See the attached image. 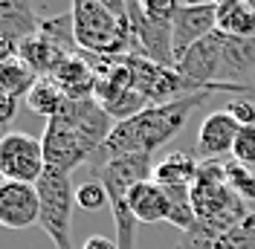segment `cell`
<instances>
[{
  "label": "cell",
  "mask_w": 255,
  "mask_h": 249,
  "mask_svg": "<svg viewBox=\"0 0 255 249\" xmlns=\"http://www.w3.org/2000/svg\"><path fill=\"white\" fill-rule=\"evenodd\" d=\"M218 29V3L215 0H189L174 17V58L180 61L194 44Z\"/></svg>",
  "instance_id": "7"
},
{
  "label": "cell",
  "mask_w": 255,
  "mask_h": 249,
  "mask_svg": "<svg viewBox=\"0 0 255 249\" xmlns=\"http://www.w3.org/2000/svg\"><path fill=\"white\" fill-rule=\"evenodd\" d=\"M41 17L35 15L32 0H0V55L15 58L20 44L38 35Z\"/></svg>",
  "instance_id": "8"
},
{
  "label": "cell",
  "mask_w": 255,
  "mask_h": 249,
  "mask_svg": "<svg viewBox=\"0 0 255 249\" xmlns=\"http://www.w3.org/2000/svg\"><path fill=\"white\" fill-rule=\"evenodd\" d=\"M38 78L41 76H38L20 55L0 61V93L15 96V99H26L29 90L38 84Z\"/></svg>",
  "instance_id": "15"
},
{
  "label": "cell",
  "mask_w": 255,
  "mask_h": 249,
  "mask_svg": "<svg viewBox=\"0 0 255 249\" xmlns=\"http://www.w3.org/2000/svg\"><path fill=\"white\" fill-rule=\"evenodd\" d=\"M255 96V87H209L203 93H191L165 105H151L142 113L130 116L125 122H116L113 133L108 136V142L102 145V151L93 159H113V156H125V154H145L154 156V151H159L165 142H171L189 124L191 113L200 110L203 105H209L215 96ZM90 159V162H93ZM87 162V165H90Z\"/></svg>",
  "instance_id": "1"
},
{
  "label": "cell",
  "mask_w": 255,
  "mask_h": 249,
  "mask_svg": "<svg viewBox=\"0 0 255 249\" xmlns=\"http://www.w3.org/2000/svg\"><path fill=\"white\" fill-rule=\"evenodd\" d=\"M136 6H139V0H128V9L130 12H136Z\"/></svg>",
  "instance_id": "27"
},
{
  "label": "cell",
  "mask_w": 255,
  "mask_h": 249,
  "mask_svg": "<svg viewBox=\"0 0 255 249\" xmlns=\"http://www.w3.org/2000/svg\"><path fill=\"white\" fill-rule=\"evenodd\" d=\"M200 162L203 159H197V154H191V151H171V154H165L162 159L154 162L151 180H157L159 186H168V188L171 186L191 188L197 174H200Z\"/></svg>",
  "instance_id": "13"
},
{
  "label": "cell",
  "mask_w": 255,
  "mask_h": 249,
  "mask_svg": "<svg viewBox=\"0 0 255 249\" xmlns=\"http://www.w3.org/2000/svg\"><path fill=\"white\" fill-rule=\"evenodd\" d=\"M70 15H73L76 41H79L84 55L113 58V55L136 52V41H133L130 23H122L99 0H73Z\"/></svg>",
  "instance_id": "3"
},
{
  "label": "cell",
  "mask_w": 255,
  "mask_h": 249,
  "mask_svg": "<svg viewBox=\"0 0 255 249\" xmlns=\"http://www.w3.org/2000/svg\"><path fill=\"white\" fill-rule=\"evenodd\" d=\"M232 159H238L244 165H255V124L250 127H241L238 139H235V148H232Z\"/></svg>",
  "instance_id": "22"
},
{
  "label": "cell",
  "mask_w": 255,
  "mask_h": 249,
  "mask_svg": "<svg viewBox=\"0 0 255 249\" xmlns=\"http://www.w3.org/2000/svg\"><path fill=\"white\" fill-rule=\"evenodd\" d=\"M73 174L47 168L35 183L41 197V226L49 235L55 249H73V209H76V188L70 183Z\"/></svg>",
  "instance_id": "4"
},
{
  "label": "cell",
  "mask_w": 255,
  "mask_h": 249,
  "mask_svg": "<svg viewBox=\"0 0 255 249\" xmlns=\"http://www.w3.org/2000/svg\"><path fill=\"white\" fill-rule=\"evenodd\" d=\"M17 105H20V99H15V96H6V93H0V124H3V130H6V133H9V124L15 122Z\"/></svg>",
  "instance_id": "23"
},
{
  "label": "cell",
  "mask_w": 255,
  "mask_h": 249,
  "mask_svg": "<svg viewBox=\"0 0 255 249\" xmlns=\"http://www.w3.org/2000/svg\"><path fill=\"white\" fill-rule=\"evenodd\" d=\"M47 171L44 142L23 130H9L0 139V174L9 183H38Z\"/></svg>",
  "instance_id": "5"
},
{
  "label": "cell",
  "mask_w": 255,
  "mask_h": 249,
  "mask_svg": "<svg viewBox=\"0 0 255 249\" xmlns=\"http://www.w3.org/2000/svg\"><path fill=\"white\" fill-rule=\"evenodd\" d=\"M67 96L55 87V81H49V78H38V84L29 90L26 96V108L32 113H38V116H44V119H55V116H61L64 108H67Z\"/></svg>",
  "instance_id": "17"
},
{
  "label": "cell",
  "mask_w": 255,
  "mask_h": 249,
  "mask_svg": "<svg viewBox=\"0 0 255 249\" xmlns=\"http://www.w3.org/2000/svg\"><path fill=\"white\" fill-rule=\"evenodd\" d=\"M218 32L232 38H255V0L253 3H221Z\"/></svg>",
  "instance_id": "16"
},
{
  "label": "cell",
  "mask_w": 255,
  "mask_h": 249,
  "mask_svg": "<svg viewBox=\"0 0 255 249\" xmlns=\"http://www.w3.org/2000/svg\"><path fill=\"white\" fill-rule=\"evenodd\" d=\"M87 168L93 174V180H99L105 186V191H108L119 249H133L136 218L128 209V194H130L133 186L151 180V174H154V156L125 154V156H113V159H93Z\"/></svg>",
  "instance_id": "2"
},
{
  "label": "cell",
  "mask_w": 255,
  "mask_h": 249,
  "mask_svg": "<svg viewBox=\"0 0 255 249\" xmlns=\"http://www.w3.org/2000/svg\"><path fill=\"white\" fill-rule=\"evenodd\" d=\"M238 133H241V124L226 110H215V113H209L206 119L200 122L194 154L200 159H229Z\"/></svg>",
  "instance_id": "10"
},
{
  "label": "cell",
  "mask_w": 255,
  "mask_h": 249,
  "mask_svg": "<svg viewBox=\"0 0 255 249\" xmlns=\"http://www.w3.org/2000/svg\"><path fill=\"white\" fill-rule=\"evenodd\" d=\"M0 223L6 229H29L41 223V197L32 183H9L0 186Z\"/></svg>",
  "instance_id": "9"
},
{
  "label": "cell",
  "mask_w": 255,
  "mask_h": 249,
  "mask_svg": "<svg viewBox=\"0 0 255 249\" xmlns=\"http://www.w3.org/2000/svg\"><path fill=\"white\" fill-rule=\"evenodd\" d=\"M215 3L221 6V3H253V0H215Z\"/></svg>",
  "instance_id": "26"
},
{
  "label": "cell",
  "mask_w": 255,
  "mask_h": 249,
  "mask_svg": "<svg viewBox=\"0 0 255 249\" xmlns=\"http://www.w3.org/2000/svg\"><path fill=\"white\" fill-rule=\"evenodd\" d=\"M41 142H44L47 168H58V171H67V174H73L79 165H87L96 156L93 145L61 116L47 122V130H44Z\"/></svg>",
  "instance_id": "6"
},
{
  "label": "cell",
  "mask_w": 255,
  "mask_h": 249,
  "mask_svg": "<svg viewBox=\"0 0 255 249\" xmlns=\"http://www.w3.org/2000/svg\"><path fill=\"white\" fill-rule=\"evenodd\" d=\"M128 209L136 218V223H159L171 220V197L168 188L159 186L157 180H145L130 188L128 194Z\"/></svg>",
  "instance_id": "12"
},
{
  "label": "cell",
  "mask_w": 255,
  "mask_h": 249,
  "mask_svg": "<svg viewBox=\"0 0 255 249\" xmlns=\"http://www.w3.org/2000/svg\"><path fill=\"white\" fill-rule=\"evenodd\" d=\"M215 249H255V212L238 220L232 229H226L215 241Z\"/></svg>",
  "instance_id": "20"
},
{
  "label": "cell",
  "mask_w": 255,
  "mask_h": 249,
  "mask_svg": "<svg viewBox=\"0 0 255 249\" xmlns=\"http://www.w3.org/2000/svg\"><path fill=\"white\" fill-rule=\"evenodd\" d=\"M47 78L55 81V87L67 99H93L96 84H99V76H96L93 64L84 58V52L81 55H67Z\"/></svg>",
  "instance_id": "11"
},
{
  "label": "cell",
  "mask_w": 255,
  "mask_h": 249,
  "mask_svg": "<svg viewBox=\"0 0 255 249\" xmlns=\"http://www.w3.org/2000/svg\"><path fill=\"white\" fill-rule=\"evenodd\" d=\"M81 249H119V244H116L113 238H108V235H90V238L81 244Z\"/></svg>",
  "instance_id": "25"
},
{
  "label": "cell",
  "mask_w": 255,
  "mask_h": 249,
  "mask_svg": "<svg viewBox=\"0 0 255 249\" xmlns=\"http://www.w3.org/2000/svg\"><path fill=\"white\" fill-rule=\"evenodd\" d=\"M105 9H111L113 15L119 17L122 23H130V9H128V0H99Z\"/></svg>",
  "instance_id": "24"
},
{
  "label": "cell",
  "mask_w": 255,
  "mask_h": 249,
  "mask_svg": "<svg viewBox=\"0 0 255 249\" xmlns=\"http://www.w3.org/2000/svg\"><path fill=\"white\" fill-rule=\"evenodd\" d=\"M76 206H79L81 212H99V209H105V206H111V200H108V191H105V186L99 183V180H87V183H81L79 188H76Z\"/></svg>",
  "instance_id": "21"
},
{
  "label": "cell",
  "mask_w": 255,
  "mask_h": 249,
  "mask_svg": "<svg viewBox=\"0 0 255 249\" xmlns=\"http://www.w3.org/2000/svg\"><path fill=\"white\" fill-rule=\"evenodd\" d=\"M180 0H139L136 12H130V29L148 23V26H159V29H174V17L180 12Z\"/></svg>",
  "instance_id": "18"
},
{
  "label": "cell",
  "mask_w": 255,
  "mask_h": 249,
  "mask_svg": "<svg viewBox=\"0 0 255 249\" xmlns=\"http://www.w3.org/2000/svg\"><path fill=\"white\" fill-rule=\"evenodd\" d=\"M223 174H226V183L229 188L238 194L244 203H255V168L244 165L238 159H223Z\"/></svg>",
  "instance_id": "19"
},
{
  "label": "cell",
  "mask_w": 255,
  "mask_h": 249,
  "mask_svg": "<svg viewBox=\"0 0 255 249\" xmlns=\"http://www.w3.org/2000/svg\"><path fill=\"white\" fill-rule=\"evenodd\" d=\"M17 55L29 64L41 78H47L49 73H52V70L67 58V52H64L61 47H55L47 35H41V32H38V35H32V38H26V41L20 44V49H17Z\"/></svg>",
  "instance_id": "14"
}]
</instances>
